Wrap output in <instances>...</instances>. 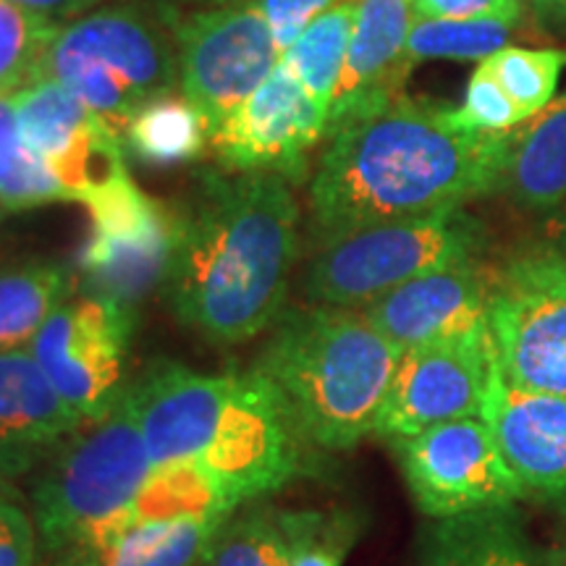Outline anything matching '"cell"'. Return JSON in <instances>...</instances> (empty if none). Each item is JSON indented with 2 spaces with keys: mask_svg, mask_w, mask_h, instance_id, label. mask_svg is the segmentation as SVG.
<instances>
[{
  "mask_svg": "<svg viewBox=\"0 0 566 566\" xmlns=\"http://www.w3.org/2000/svg\"><path fill=\"white\" fill-rule=\"evenodd\" d=\"M132 391L153 464L197 472L233 509L307 475L317 454L258 370L197 373L155 363Z\"/></svg>",
  "mask_w": 566,
  "mask_h": 566,
  "instance_id": "3",
  "label": "cell"
},
{
  "mask_svg": "<svg viewBox=\"0 0 566 566\" xmlns=\"http://www.w3.org/2000/svg\"><path fill=\"white\" fill-rule=\"evenodd\" d=\"M483 250L485 226L462 208L373 223L321 242L302 292L310 304L363 310L401 283L478 260Z\"/></svg>",
  "mask_w": 566,
  "mask_h": 566,
  "instance_id": "7",
  "label": "cell"
},
{
  "mask_svg": "<svg viewBox=\"0 0 566 566\" xmlns=\"http://www.w3.org/2000/svg\"><path fill=\"white\" fill-rule=\"evenodd\" d=\"M69 294L71 273L55 260L30 258L0 268V352L30 349Z\"/></svg>",
  "mask_w": 566,
  "mask_h": 566,
  "instance_id": "23",
  "label": "cell"
},
{
  "mask_svg": "<svg viewBox=\"0 0 566 566\" xmlns=\"http://www.w3.org/2000/svg\"><path fill=\"white\" fill-rule=\"evenodd\" d=\"M124 134L129 150L150 166H176L200 158L210 139L195 105L171 95L147 103L126 124Z\"/></svg>",
  "mask_w": 566,
  "mask_h": 566,
  "instance_id": "25",
  "label": "cell"
},
{
  "mask_svg": "<svg viewBox=\"0 0 566 566\" xmlns=\"http://www.w3.org/2000/svg\"><path fill=\"white\" fill-rule=\"evenodd\" d=\"M501 189L520 208L556 210L566 200V92L514 132Z\"/></svg>",
  "mask_w": 566,
  "mask_h": 566,
  "instance_id": "22",
  "label": "cell"
},
{
  "mask_svg": "<svg viewBox=\"0 0 566 566\" xmlns=\"http://www.w3.org/2000/svg\"><path fill=\"white\" fill-rule=\"evenodd\" d=\"M155 478L132 384L108 412L82 428L42 467L32 520L48 558L129 520Z\"/></svg>",
  "mask_w": 566,
  "mask_h": 566,
  "instance_id": "5",
  "label": "cell"
},
{
  "mask_svg": "<svg viewBox=\"0 0 566 566\" xmlns=\"http://www.w3.org/2000/svg\"><path fill=\"white\" fill-rule=\"evenodd\" d=\"M208 6H231V3H250V0H200Z\"/></svg>",
  "mask_w": 566,
  "mask_h": 566,
  "instance_id": "39",
  "label": "cell"
},
{
  "mask_svg": "<svg viewBox=\"0 0 566 566\" xmlns=\"http://www.w3.org/2000/svg\"><path fill=\"white\" fill-rule=\"evenodd\" d=\"M300 258V205L273 174H202L179 210L166 294L174 315L218 346H239L283 315Z\"/></svg>",
  "mask_w": 566,
  "mask_h": 566,
  "instance_id": "2",
  "label": "cell"
},
{
  "mask_svg": "<svg viewBox=\"0 0 566 566\" xmlns=\"http://www.w3.org/2000/svg\"><path fill=\"white\" fill-rule=\"evenodd\" d=\"M483 420L525 493L566 509V396L509 384L495 365Z\"/></svg>",
  "mask_w": 566,
  "mask_h": 566,
  "instance_id": "18",
  "label": "cell"
},
{
  "mask_svg": "<svg viewBox=\"0 0 566 566\" xmlns=\"http://www.w3.org/2000/svg\"><path fill=\"white\" fill-rule=\"evenodd\" d=\"M391 443L417 509L433 520L527 499L483 417L433 424Z\"/></svg>",
  "mask_w": 566,
  "mask_h": 566,
  "instance_id": "12",
  "label": "cell"
},
{
  "mask_svg": "<svg viewBox=\"0 0 566 566\" xmlns=\"http://www.w3.org/2000/svg\"><path fill=\"white\" fill-rule=\"evenodd\" d=\"M454 118L464 129L485 134H506L514 132V126L530 122L480 63L467 84L462 108H454Z\"/></svg>",
  "mask_w": 566,
  "mask_h": 566,
  "instance_id": "32",
  "label": "cell"
},
{
  "mask_svg": "<svg viewBox=\"0 0 566 566\" xmlns=\"http://www.w3.org/2000/svg\"><path fill=\"white\" fill-rule=\"evenodd\" d=\"M514 132L457 124L454 108L396 97L331 132L310 181L315 237L457 210L501 189Z\"/></svg>",
  "mask_w": 566,
  "mask_h": 566,
  "instance_id": "1",
  "label": "cell"
},
{
  "mask_svg": "<svg viewBox=\"0 0 566 566\" xmlns=\"http://www.w3.org/2000/svg\"><path fill=\"white\" fill-rule=\"evenodd\" d=\"M40 535L34 520L6 495L0 499V566H38Z\"/></svg>",
  "mask_w": 566,
  "mask_h": 566,
  "instance_id": "33",
  "label": "cell"
},
{
  "mask_svg": "<svg viewBox=\"0 0 566 566\" xmlns=\"http://www.w3.org/2000/svg\"><path fill=\"white\" fill-rule=\"evenodd\" d=\"M328 134V108L279 61L271 76L210 137L223 171L307 179V153Z\"/></svg>",
  "mask_w": 566,
  "mask_h": 566,
  "instance_id": "15",
  "label": "cell"
},
{
  "mask_svg": "<svg viewBox=\"0 0 566 566\" xmlns=\"http://www.w3.org/2000/svg\"><path fill=\"white\" fill-rule=\"evenodd\" d=\"M516 108L533 118L554 101L556 84L566 69V51H527V48H501L480 63Z\"/></svg>",
  "mask_w": 566,
  "mask_h": 566,
  "instance_id": "30",
  "label": "cell"
},
{
  "mask_svg": "<svg viewBox=\"0 0 566 566\" xmlns=\"http://www.w3.org/2000/svg\"><path fill=\"white\" fill-rule=\"evenodd\" d=\"M543 566H566V543L548 554H543Z\"/></svg>",
  "mask_w": 566,
  "mask_h": 566,
  "instance_id": "37",
  "label": "cell"
},
{
  "mask_svg": "<svg viewBox=\"0 0 566 566\" xmlns=\"http://www.w3.org/2000/svg\"><path fill=\"white\" fill-rule=\"evenodd\" d=\"M415 0H359L342 84L328 111V134L405 95V53Z\"/></svg>",
  "mask_w": 566,
  "mask_h": 566,
  "instance_id": "20",
  "label": "cell"
},
{
  "mask_svg": "<svg viewBox=\"0 0 566 566\" xmlns=\"http://www.w3.org/2000/svg\"><path fill=\"white\" fill-rule=\"evenodd\" d=\"M237 512L192 470H158L129 520L53 556L48 566H205Z\"/></svg>",
  "mask_w": 566,
  "mask_h": 566,
  "instance_id": "8",
  "label": "cell"
},
{
  "mask_svg": "<svg viewBox=\"0 0 566 566\" xmlns=\"http://www.w3.org/2000/svg\"><path fill=\"white\" fill-rule=\"evenodd\" d=\"M357 11L359 0H338L334 9L321 13L281 55L302 87L328 111L342 84Z\"/></svg>",
  "mask_w": 566,
  "mask_h": 566,
  "instance_id": "24",
  "label": "cell"
},
{
  "mask_svg": "<svg viewBox=\"0 0 566 566\" xmlns=\"http://www.w3.org/2000/svg\"><path fill=\"white\" fill-rule=\"evenodd\" d=\"M537 9L543 11H562L566 13V0H533Z\"/></svg>",
  "mask_w": 566,
  "mask_h": 566,
  "instance_id": "38",
  "label": "cell"
},
{
  "mask_svg": "<svg viewBox=\"0 0 566 566\" xmlns=\"http://www.w3.org/2000/svg\"><path fill=\"white\" fill-rule=\"evenodd\" d=\"M562 254L566 258V231H564V242H562Z\"/></svg>",
  "mask_w": 566,
  "mask_h": 566,
  "instance_id": "41",
  "label": "cell"
},
{
  "mask_svg": "<svg viewBox=\"0 0 566 566\" xmlns=\"http://www.w3.org/2000/svg\"><path fill=\"white\" fill-rule=\"evenodd\" d=\"M401 354L363 310L310 304L283 310L252 370L315 451H349L375 433Z\"/></svg>",
  "mask_w": 566,
  "mask_h": 566,
  "instance_id": "4",
  "label": "cell"
},
{
  "mask_svg": "<svg viewBox=\"0 0 566 566\" xmlns=\"http://www.w3.org/2000/svg\"><path fill=\"white\" fill-rule=\"evenodd\" d=\"M493 279L483 260H467L401 283L363 313L388 342L407 352L485 325Z\"/></svg>",
  "mask_w": 566,
  "mask_h": 566,
  "instance_id": "17",
  "label": "cell"
},
{
  "mask_svg": "<svg viewBox=\"0 0 566 566\" xmlns=\"http://www.w3.org/2000/svg\"><path fill=\"white\" fill-rule=\"evenodd\" d=\"M168 24L184 101L195 105L212 137L279 66L273 30L252 0L171 13Z\"/></svg>",
  "mask_w": 566,
  "mask_h": 566,
  "instance_id": "9",
  "label": "cell"
},
{
  "mask_svg": "<svg viewBox=\"0 0 566 566\" xmlns=\"http://www.w3.org/2000/svg\"><path fill=\"white\" fill-rule=\"evenodd\" d=\"M59 24L13 0H0V97L17 95L38 76Z\"/></svg>",
  "mask_w": 566,
  "mask_h": 566,
  "instance_id": "29",
  "label": "cell"
},
{
  "mask_svg": "<svg viewBox=\"0 0 566 566\" xmlns=\"http://www.w3.org/2000/svg\"><path fill=\"white\" fill-rule=\"evenodd\" d=\"M21 134L71 202H87L97 189L122 179L124 145L118 129L59 82H34L13 95Z\"/></svg>",
  "mask_w": 566,
  "mask_h": 566,
  "instance_id": "16",
  "label": "cell"
},
{
  "mask_svg": "<svg viewBox=\"0 0 566 566\" xmlns=\"http://www.w3.org/2000/svg\"><path fill=\"white\" fill-rule=\"evenodd\" d=\"M90 237L80 275L92 296L132 310L166 286L179 239V210L145 195L129 174L97 189L87 202Z\"/></svg>",
  "mask_w": 566,
  "mask_h": 566,
  "instance_id": "10",
  "label": "cell"
},
{
  "mask_svg": "<svg viewBox=\"0 0 566 566\" xmlns=\"http://www.w3.org/2000/svg\"><path fill=\"white\" fill-rule=\"evenodd\" d=\"M6 495H9V485H6L3 480H0V499H6Z\"/></svg>",
  "mask_w": 566,
  "mask_h": 566,
  "instance_id": "40",
  "label": "cell"
},
{
  "mask_svg": "<svg viewBox=\"0 0 566 566\" xmlns=\"http://www.w3.org/2000/svg\"><path fill=\"white\" fill-rule=\"evenodd\" d=\"M82 417L34 363L30 349L0 352V480L11 483L38 467L82 428Z\"/></svg>",
  "mask_w": 566,
  "mask_h": 566,
  "instance_id": "19",
  "label": "cell"
},
{
  "mask_svg": "<svg viewBox=\"0 0 566 566\" xmlns=\"http://www.w3.org/2000/svg\"><path fill=\"white\" fill-rule=\"evenodd\" d=\"M514 24L495 19L478 21H449L417 17L407 40L405 63L412 74L415 66L424 61H459L483 63L506 48Z\"/></svg>",
  "mask_w": 566,
  "mask_h": 566,
  "instance_id": "27",
  "label": "cell"
},
{
  "mask_svg": "<svg viewBox=\"0 0 566 566\" xmlns=\"http://www.w3.org/2000/svg\"><path fill=\"white\" fill-rule=\"evenodd\" d=\"M13 3L24 6V9L30 11H38L42 17L55 21V24H66V21L82 17V13L101 6L103 0H13Z\"/></svg>",
  "mask_w": 566,
  "mask_h": 566,
  "instance_id": "36",
  "label": "cell"
},
{
  "mask_svg": "<svg viewBox=\"0 0 566 566\" xmlns=\"http://www.w3.org/2000/svg\"><path fill=\"white\" fill-rule=\"evenodd\" d=\"M34 82H59L124 132L179 82L174 38L137 3H111L59 24ZM32 82V84H34Z\"/></svg>",
  "mask_w": 566,
  "mask_h": 566,
  "instance_id": "6",
  "label": "cell"
},
{
  "mask_svg": "<svg viewBox=\"0 0 566 566\" xmlns=\"http://www.w3.org/2000/svg\"><path fill=\"white\" fill-rule=\"evenodd\" d=\"M415 13L422 19H495L516 24L522 17V3L520 0H415Z\"/></svg>",
  "mask_w": 566,
  "mask_h": 566,
  "instance_id": "35",
  "label": "cell"
},
{
  "mask_svg": "<svg viewBox=\"0 0 566 566\" xmlns=\"http://www.w3.org/2000/svg\"><path fill=\"white\" fill-rule=\"evenodd\" d=\"M283 527L289 537V566H342L357 541V520L346 512L286 509Z\"/></svg>",
  "mask_w": 566,
  "mask_h": 566,
  "instance_id": "31",
  "label": "cell"
},
{
  "mask_svg": "<svg viewBox=\"0 0 566 566\" xmlns=\"http://www.w3.org/2000/svg\"><path fill=\"white\" fill-rule=\"evenodd\" d=\"M283 509L250 506L226 522L205 566H289Z\"/></svg>",
  "mask_w": 566,
  "mask_h": 566,
  "instance_id": "28",
  "label": "cell"
},
{
  "mask_svg": "<svg viewBox=\"0 0 566 566\" xmlns=\"http://www.w3.org/2000/svg\"><path fill=\"white\" fill-rule=\"evenodd\" d=\"M488 325L509 384L566 396V258L562 252L522 254L495 271Z\"/></svg>",
  "mask_w": 566,
  "mask_h": 566,
  "instance_id": "11",
  "label": "cell"
},
{
  "mask_svg": "<svg viewBox=\"0 0 566 566\" xmlns=\"http://www.w3.org/2000/svg\"><path fill=\"white\" fill-rule=\"evenodd\" d=\"M48 202L71 200L24 142L13 95L0 97V210H32Z\"/></svg>",
  "mask_w": 566,
  "mask_h": 566,
  "instance_id": "26",
  "label": "cell"
},
{
  "mask_svg": "<svg viewBox=\"0 0 566 566\" xmlns=\"http://www.w3.org/2000/svg\"><path fill=\"white\" fill-rule=\"evenodd\" d=\"M0 212H3V210H0Z\"/></svg>",
  "mask_w": 566,
  "mask_h": 566,
  "instance_id": "42",
  "label": "cell"
},
{
  "mask_svg": "<svg viewBox=\"0 0 566 566\" xmlns=\"http://www.w3.org/2000/svg\"><path fill=\"white\" fill-rule=\"evenodd\" d=\"M271 24L275 45L283 55L313 21L334 9L338 0H252Z\"/></svg>",
  "mask_w": 566,
  "mask_h": 566,
  "instance_id": "34",
  "label": "cell"
},
{
  "mask_svg": "<svg viewBox=\"0 0 566 566\" xmlns=\"http://www.w3.org/2000/svg\"><path fill=\"white\" fill-rule=\"evenodd\" d=\"M134 313L103 296H71L30 344V354L51 386L82 420L116 405L129 384Z\"/></svg>",
  "mask_w": 566,
  "mask_h": 566,
  "instance_id": "13",
  "label": "cell"
},
{
  "mask_svg": "<svg viewBox=\"0 0 566 566\" xmlns=\"http://www.w3.org/2000/svg\"><path fill=\"white\" fill-rule=\"evenodd\" d=\"M422 566H543L514 506L483 509L436 520L428 530Z\"/></svg>",
  "mask_w": 566,
  "mask_h": 566,
  "instance_id": "21",
  "label": "cell"
},
{
  "mask_svg": "<svg viewBox=\"0 0 566 566\" xmlns=\"http://www.w3.org/2000/svg\"><path fill=\"white\" fill-rule=\"evenodd\" d=\"M499 365L491 325L470 334L422 344L401 354L375 433L399 441L433 424L483 417V405Z\"/></svg>",
  "mask_w": 566,
  "mask_h": 566,
  "instance_id": "14",
  "label": "cell"
}]
</instances>
